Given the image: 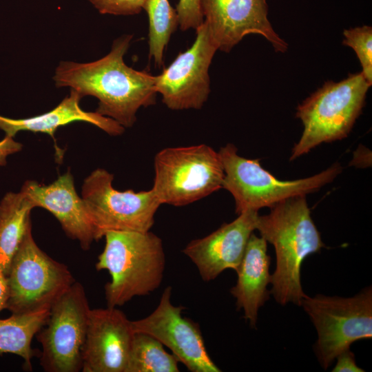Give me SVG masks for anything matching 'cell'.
Returning a JSON list of instances; mask_svg holds the SVG:
<instances>
[{"instance_id":"1","label":"cell","mask_w":372,"mask_h":372,"mask_svg":"<svg viewBox=\"0 0 372 372\" xmlns=\"http://www.w3.org/2000/svg\"><path fill=\"white\" fill-rule=\"evenodd\" d=\"M132 35L116 39L111 51L90 63L61 62L53 79L56 87H70L81 97L98 99L96 112L123 127H132L141 107L156 102L155 76L127 66L123 61Z\"/></svg>"},{"instance_id":"2","label":"cell","mask_w":372,"mask_h":372,"mask_svg":"<svg viewBox=\"0 0 372 372\" xmlns=\"http://www.w3.org/2000/svg\"><path fill=\"white\" fill-rule=\"evenodd\" d=\"M256 229L276 251V267L271 275V293L284 305L299 306L306 296L300 282V267L309 255L325 245L311 216L306 196L289 198L271 207L270 213L257 218Z\"/></svg>"},{"instance_id":"3","label":"cell","mask_w":372,"mask_h":372,"mask_svg":"<svg viewBox=\"0 0 372 372\" xmlns=\"http://www.w3.org/2000/svg\"><path fill=\"white\" fill-rule=\"evenodd\" d=\"M104 237L105 245L96 269L107 270L111 276L105 285L107 307L122 306L160 287L165 254L159 236L149 231H110Z\"/></svg>"},{"instance_id":"4","label":"cell","mask_w":372,"mask_h":372,"mask_svg":"<svg viewBox=\"0 0 372 372\" xmlns=\"http://www.w3.org/2000/svg\"><path fill=\"white\" fill-rule=\"evenodd\" d=\"M371 85L362 72L349 74L339 82L327 81L297 107L304 125L292 150L293 161L322 143L346 138L364 106Z\"/></svg>"},{"instance_id":"5","label":"cell","mask_w":372,"mask_h":372,"mask_svg":"<svg viewBox=\"0 0 372 372\" xmlns=\"http://www.w3.org/2000/svg\"><path fill=\"white\" fill-rule=\"evenodd\" d=\"M218 154L224 170L222 188L234 197L238 214L247 210L258 211L264 207L271 208L289 198L318 191L342 172L341 165L335 163L310 177L281 180L264 169L259 159L238 155L231 143L222 147Z\"/></svg>"},{"instance_id":"6","label":"cell","mask_w":372,"mask_h":372,"mask_svg":"<svg viewBox=\"0 0 372 372\" xmlns=\"http://www.w3.org/2000/svg\"><path fill=\"white\" fill-rule=\"evenodd\" d=\"M154 169L151 189L161 205H186L223 186L219 154L205 144L164 148L154 156Z\"/></svg>"},{"instance_id":"7","label":"cell","mask_w":372,"mask_h":372,"mask_svg":"<svg viewBox=\"0 0 372 372\" xmlns=\"http://www.w3.org/2000/svg\"><path fill=\"white\" fill-rule=\"evenodd\" d=\"M7 277L10 293L6 309L12 314L50 309L75 282L67 266L38 247L32 226L12 258Z\"/></svg>"},{"instance_id":"8","label":"cell","mask_w":372,"mask_h":372,"mask_svg":"<svg viewBox=\"0 0 372 372\" xmlns=\"http://www.w3.org/2000/svg\"><path fill=\"white\" fill-rule=\"evenodd\" d=\"M301 305L317 330L314 351L324 369L353 342L372 338L371 287L351 298L306 296Z\"/></svg>"},{"instance_id":"9","label":"cell","mask_w":372,"mask_h":372,"mask_svg":"<svg viewBox=\"0 0 372 372\" xmlns=\"http://www.w3.org/2000/svg\"><path fill=\"white\" fill-rule=\"evenodd\" d=\"M113 179V174L98 168L83 184L81 197L94 229L95 240L110 231H149L161 205L152 189L118 191L112 185Z\"/></svg>"},{"instance_id":"10","label":"cell","mask_w":372,"mask_h":372,"mask_svg":"<svg viewBox=\"0 0 372 372\" xmlns=\"http://www.w3.org/2000/svg\"><path fill=\"white\" fill-rule=\"evenodd\" d=\"M90 309L84 287L76 281L52 304L46 327L37 333L42 346L40 364L45 371L82 370Z\"/></svg>"},{"instance_id":"11","label":"cell","mask_w":372,"mask_h":372,"mask_svg":"<svg viewBox=\"0 0 372 372\" xmlns=\"http://www.w3.org/2000/svg\"><path fill=\"white\" fill-rule=\"evenodd\" d=\"M192 45L155 76L157 93L170 110L200 109L210 92L209 68L218 50L203 22Z\"/></svg>"},{"instance_id":"12","label":"cell","mask_w":372,"mask_h":372,"mask_svg":"<svg viewBox=\"0 0 372 372\" xmlns=\"http://www.w3.org/2000/svg\"><path fill=\"white\" fill-rule=\"evenodd\" d=\"M171 296L172 287L168 286L152 313L131 321L134 332L144 333L157 339L192 372L221 371L206 350L199 325L183 317L185 307L173 305Z\"/></svg>"},{"instance_id":"13","label":"cell","mask_w":372,"mask_h":372,"mask_svg":"<svg viewBox=\"0 0 372 372\" xmlns=\"http://www.w3.org/2000/svg\"><path fill=\"white\" fill-rule=\"evenodd\" d=\"M203 22L218 50L229 52L249 34H258L285 52L287 43L268 19L267 0H200Z\"/></svg>"},{"instance_id":"14","label":"cell","mask_w":372,"mask_h":372,"mask_svg":"<svg viewBox=\"0 0 372 372\" xmlns=\"http://www.w3.org/2000/svg\"><path fill=\"white\" fill-rule=\"evenodd\" d=\"M134 332L116 307L90 309L83 349V372H126Z\"/></svg>"},{"instance_id":"15","label":"cell","mask_w":372,"mask_h":372,"mask_svg":"<svg viewBox=\"0 0 372 372\" xmlns=\"http://www.w3.org/2000/svg\"><path fill=\"white\" fill-rule=\"evenodd\" d=\"M258 211L247 210L210 234L189 242L183 250L205 282L227 269L238 271L251 234L256 229Z\"/></svg>"},{"instance_id":"16","label":"cell","mask_w":372,"mask_h":372,"mask_svg":"<svg viewBox=\"0 0 372 372\" xmlns=\"http://www.w3.org/2000/svg\"><path fill=\"white\" fill-rule=\"evenodd\" d=\"M21 190L34 208L40 207L51 212L68 237L78 240L85 250L90 247L95 240L94 229L69 171L48 185L27 180Z\"/></svg>"},{"instance_id":"17","label":"cell","mask_w":372,"mask_h":372,"mask_svg":"<svg viewBox=\"0 0 372 372\" xmlns=\"http://www.w3.org/2000/svg\"><path fill=\"white\" fill-rule=\"evenodd\" d=\"M81 97L77 92L70 90L67 96L53 110L32 117L13 119L0 115V129L6 136L14 138L20 131L45 133L54 141L56 156L61 159L63 154L56 145L54 133L61 126L74 121L91 123L110 135L118 136L125 131V127L114 120L102 116L96 112H86L81 109L79 102Z\"/></svg>"},{"instance_id":"18","label":"cell","mask_w":372,"mask_h":372,"mask_svg":"<svg viewBox=\"0 0 372 372\" xmlns=\"http://www.w3.org/2000/svg\"><path fill=\"white\" fill-rule=\"evenodd\" d=\"M270 261L267 241L252 233L236 271V284L230 290L236 299L237 309L244 310V318L252 327L256 325L259 308L269 299L270 292L267 286L271 282Z\"/></svg>"},{"instance_id":"19","label":"cell","mask_w":372,"mask_h":372,"mask_svg":"<svg viewBox=\"0 0 372 372\" xmlns=\"http://www.w3.org/2000/svg\"><path fill=\"white\" fill-rule=\"evenodd\" d=\"M34 208L25 194L8 192L0 202V266L8 275L10 263L28 229Z\"/></svg>"},{"instance_id":"20","label":"cell","mask_w":372,"mask_h":372,"mask_svg":"<svg viewBox=\"0 0 372 372\" xmlns=\"http://www.w3.org/2000/svg\"><path fill=\"white\" fill-rule=\"evenodd\" d=\"M50 309L12 314L0 319V354L17 355L24 360V368L32 370L31 360L35 355L32 340L47 322Z\"/></svg>"},{"instance_id":"21","label":"cell","mask_w":372,"mask_h":372,"mask_svg":"<svg viewBox=\"0 0 372 372\" xmlns=\"http://www.w3.org/2000/svg\"><path fill=\"white\" fill-rule=\"evenodd\" d=\"M178 362L157 339L134 332L126 372H178Z\"/></svg>"},{"instance_id":"22","label":"cell","mask_w":372,"mask_h":372,"mask_svg":"<svg viewBox=\"0 0 372 372\" xmlns=\"http://www.w3.org/2000/svg\"><path fill=\"white\" fill-rule=\"evenodd\" d=\"M143 9L149 18L148 44L149 56L160 67L171 35L178 25V18L168 0H145Z\"/></svg>"},{"instance_id":"23","label":"cell","mask_w":372,"mask_h":372,"mask_svg":"<svg viewBox=\"0 0 372 372\" xmlns=\"http://www.w3.org/2000/svg\"><path fill=\"white\" fill-rule=\"evenodd\" d=\"M342 44L351 47L355 52L362 66V74L372 85V28L362 25L343 32Z\"/></svg>"},{"instance_id":"24","label":"cell","mask_w":372,"mask_h":372,"mask_svg":"<svg viewBox=\"0 0 372 372\" xmlns=\"http://www.w3.org/2000/svg\"><path fill=\"white\" fill-rule=\"evenodd\" d=\"M101 14L132 15L143 9L145 0H88Z\"/></svg>"},{"instance_id":"25","label":"cell","mask_w":372,"mask_h":372,"mask_svg":"<svg viewBox=\"0 0 372 372\" xmlns=\"http://www.w3.org/2000/svg\"><path fill=\"white\" fill-rule=\"evenodd\" d=\"M180 29L183 31L196 29L204 21L200 0H179L176 8Z\"/></svg>"},{"instance_id":"26","label":"cell","mask_w":372,"mask_h":372,"mask_svg":"<svg viewBox=\"0 0 372 372\" xmlns=\"http://www.w3.org/2000/svg\"><path fill=\"white\" fill-rule=\"evenodd\" d=\"M338 361L333 372H363L364 370L356 365L354 355L347 349L337 357Z\"/></svg>"},{"instance_id":"27","label":"cell","mask_w":372,"mask_h":372,"mask_svg":"<svg viewBox=\"0 0 372 372\" xmlns=\"http://www.w3.org/2000/svg\"><path fill=\"white\" fill-rule=\"evenodd\" d=\"M22 145L14 141L13 138L5 136L0 141V166L6 165V158L9 155L21 151Z\"/></svg>"},{"instance_id":"28","label":"cell","mask_w":372,"mask_h":372,"mask_svg":"<svg viewBox=\"0 0 372 372\" xmlns=\"http://www.w3.org/2000/svg\"><path fill=\"white\" fill-rule=\"evenodd\" d=\"M9 293L8 277L0 266V312L6 309Z\"/></svg>"}]
</instances>
